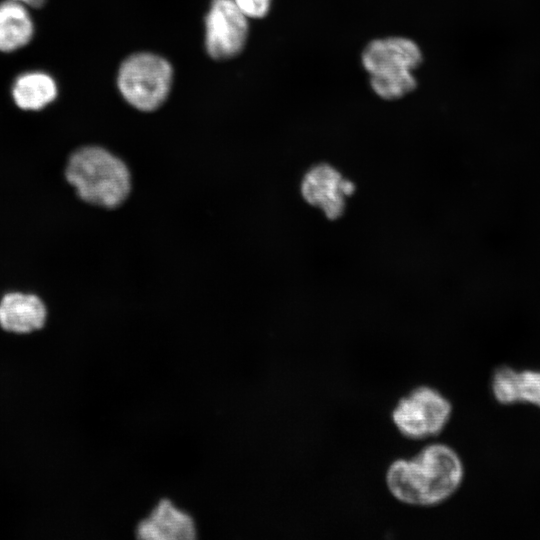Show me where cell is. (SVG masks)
Segmentation results:
<instances>
[{
    "mask_svg": "<svg viewBox=\"0 0 540 540\" xmlns=\"http://www.w3.org/2000/svg\"><path fill=\"white\" fill-rule=\"evenodd\" d=\"M58 89L54 79L40 71L26 72L17 77L12 96L17 106L24 110H39L53 102Z\"/></svg>",
    "mask_w": 540,
    "mask_h": 540,
    "instance_id": "cell-12",
    "label": "cell"
},
{
    "mask_svg": "<svg viewBox=\"0 0 540 540\" xmlns=\"http://www.w3.org/2000/svg\"><path fill=\"white\" fill-rule=\"evenodd\" d=\"M65 175L82 200L105 208L121 205L131 189L126 164L98 146H85L73 152Z\"/></svg>",
    "mask_w": 540,
    "mask_h": 540,
    "instance_id": "cell-2",
    "label": "cell"
},
{
    "mask_svg": "<svg viewBox=\"0 0 540 540\" xmlns=\"http://www.w3.org/2000/svg\"><path fill=\"white\" fill-rule=\"evenodd\" d=\"M248 18L234 0H212L205 16V49L214 60H229L244 49Z\"/></svg>",
    "mask_w": 540,
    "mask_h": 540,
    "instance_id": "cell-5",
    "label": "cell"
},
{
    "mask_svg": "<svg viewBox=\"0 0 540 540\" xmlns=\"http://www.w3.org/2000/svg\"><path fill=\"white\" fill-rule=\"evenodd\" d=\"M451 413V403L439 391L429 386H419L399 399L391 417L404 437L423 439L439 434Z\"/></svg>",
    "mask_w": 540,
    "mask_h": 540,
    "instance_id": "cell-4",
    "label": "cell"
},
{
    "mask_svg": "<svg viewBox=\"0 0 540 540\" xmlns=\"http://www.w3.org/2000/svg\"><path fill=\"white\" fill-rule=\"evenodd\" d=\"M136 534L148 540H191L196 537V526L188 513L163 499L138 524Z\"/></svg>",
    "mask_w": 540,
    "mask_h": 540,
    "instance_id": "cell-8",
    "label": "cell"
},
{
    "mask_svg": "<svg viewBox=\"0 0 540 540\" xmlns=\"http://www.w3.org/2000/svg\"><path fill=\"white\" fill-rule=\"evenodd\" d=\"M173 82V68L164 57L138 52L129 55L119 66L117 87L134 108L151 112L163 105Z\"/></svg>",
    "mask_w": 540,
    "mask_h": 540,
    "instance_id": "cell-3",
    "label": "cell"
},
{
    "mask_svg": "<svg viewBox=\"0 0 540 540\" xmlns=\"http://www.w3.org/2000/svg\"><path fill=\"white\" fill-rule=\"evenodd\" d=\"M34 34L26 5L13 0L0 3V51L12 52L30 42Z\"/></svg>",
    "mask_w": 540,
    "mask_h": 540,
    "instance_id": "cell-11",
    "label": "cell"
},
{
    "mask_svg": "<svg viewBox=\"0 0 540 540\" xmlns=\"http://www.w3.org/2000/svg\"><path fill=\"white\" fill-rule=\"evenodd\" d=\"M373 91L385 100H396L411 93L417 86L412 71L370 75Z\"/></svg>",
    "mask_w": 540,
    "mask_h": 540,
    "instance_id": "cell-13",
    "label": "cell"
},
{
    "mask_svg": "<svg viewBox=\"0 0 540 540\" xmlns=\"http://www.w3.org/2000/svg\"><path fill=\"white\" fill-rule=\"evenodd\" d=\"M46 318V307L36 295L12 292L0 301V325L6 331L30 333L41 329Z\"/></svg>",
    "mask_w": 540,
    "mask_h": 540,
    "instance_id": "cell-9",
    "label": "cell"
},
{
    "mask_svg": "<svg viewBox=\"0 0 540 540\" xmlns=\"http://www.w3.org/2000/svg\"><path fill=\"white\" fill-rule=\"evenodd\" d=\"M492 392L501 404L524 402L540 407V371L499 367L493 374Z\"/></svg>",
    "mask_w": 540,
    "mask_h": 540,
    "instance_id": "cell-10",
    "label": "cell"
},
{
    "mask_svg": "<svg viewBox=\"0 0 540 540\" xmlns=\"http://www.w3.org/2000/svg\"><path fill=\"white\" fill-rule=\"evenodd\" d=\"M464 475L458 454L444 444H432L410 459L395 460L386 473L390 493L413 506H434L451 497Z\"/></svg>",
    "mask_w": 540,
    "mask_h": 540,
    "instance_id": "cell-1",
    "label": "cell"
},
{
    "mask_svg": "<svg viewBox=\"0 0 540 540\" xmlns=\"http://www.w3.org/2000/svg\"><path fill=\"white\" fill-rule=\"evenodd\" d=\"M419 46L405 37H387L371 41L363 50L361 61L369 75L413 71L422 62Z\"/></svg>",
    "mask_w": 540,
    "mask_h": 540,
    "instance_id": "cell-7",
    "label": "cell"
},
{
    "mask_svg": "<svg viewBox=\"0 0 540 540\" xmlns=\"http://www.w3.org/2000/svg\"><path fill=\"white\" fill-rule=\"evenodd\" d=\"M25 4L26 6H31L34 8H40L44 5L45 0H13Z\"/></svg>",
    "mask_w": 540,
    "mask_h": 540,
    "instance_id": "cell-15",
    "label": "cell"
},
{
    "mask_svg": "<svg viewBox=\"0 0 540 540\" xmlns=\"http://www.w3.org/2000/svg\"><path fill=\"white\" fill-rule=\"evenodd\" d=\"M354 192L355 184L327 163L309 168L300 183V193L306 203L318 208L330 220L342 216L347 198Z\"/></svg>",
    "mask_w": 540,
    "mask_h": 540,
    "instance_id": "cell-6",
    "label": "cell"
},
{
    "mask_svg": "<svg viewBox=\"0 0 540 540\" xmlns=\"http://www.w3.org/2000/svg\"><path fill=\"white\" fill-rule=\"evenodd\" d=\"M272 0H234L237 7L248 18L260 19L265 17Z\"/></svg>",
    "mask_w": 540,
    "mask_h": 540,
    "instance_id": "cell-14",
    "label": "cell"
}]
</instances>
